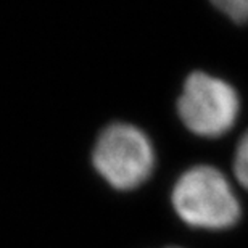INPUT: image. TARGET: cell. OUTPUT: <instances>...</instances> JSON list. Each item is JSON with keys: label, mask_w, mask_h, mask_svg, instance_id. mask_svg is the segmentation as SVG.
<instances>
[{"label": "cell", "mask_w": 248, "mask_h": 248, "mask_svg": "<svg viewBox=\"0 0 248 248\" xmlns=\"http://www.w3.org/2000/svg\"><path fill=\"white\" fill-rule=\"evenodd\" d=\"M171 205L181 221L197 229H229L242 216L231 182L210 165L192 166L177 177L171 190Z\"/></svg>", "instance_id": "cell-1"}, {"label": "cell", "mask_w": 248, "mask_h": 248, "mask_svg": "<svg viewBox=\"0 0 248 248\" xmlns=\"http://www.w3.org/2000/svg\"><path fill=\"white\" fill-rule=\"evenodd\" d=\"M92 165L110 187L123 192L134 190L150 179L155 171V147L140 127L115 121L97 136Z\"/></svg>", "instance_id": "cell-2"}, {"label": "cell", "mask_w": 248, "mask_h": 248, "mask_svg": "<svg viewBox=\"0 0 248 248\" xmlns=\"http://www.w3.org/2000/svg\"><path fill=\"white\" fill-rule=\"evenodd\" d=\"M176 108L190 132L200 137H219L235 124L240 98L226 79L206 71H192L182 84Z\"/></svg>", "instance_id": "cell-3"}, {"label": "cell", "mask_w": 248, "mask_h": 248, "mask_svg": "<svg viewBox=\"0 0 248 248\" xmlns=\"http://www.w3.org/2000/svg\"><path fill=\"white\" fill-rule=\"evenodd\" d=\"M234 171L237 181L248 190V131L237 143L234 155Z\"/></svg>", "instance_id": "cell-4"}, {"label": "cell", "mask_w": 248, "mask_h": 248, "mask_svg": "<svg viewBox=\"0 0 248 248\" xmlns=\"http://www.w3.org/2000/svg\"><path fill=\"white\" fill-rule=\"evenodd\" d=\"M213 5L237 24L248 23V0H221Z\"/></svg>", "instance_id": "cell-5"}, {"label": "cell", "mask_w": 248, "mask_h": 248, "mask_svg": "<svg viewBox=\"0 0 248 248\" xmlns=\"http://www.w3.org/2000/svg\"><path fill=\"white\" fill-rule=\"evenodd\" d=\"M165 248H182V247H176V245H170V247H165Z\"/></svg>", "instance_id": "cell-6"}]
</instances>
